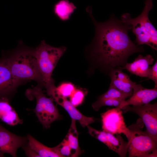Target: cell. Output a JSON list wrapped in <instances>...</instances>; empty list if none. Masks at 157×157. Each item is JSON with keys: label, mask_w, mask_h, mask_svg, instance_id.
<instances>
[{"label": "cell", "mask_w": 157, "mask_h": 157, "mask_svg": "<svg viewBox=\"0 0 157 157\" xmlns=\"http://www.w3.org/2000/svg\"><path fill=\"white\" fill-rule=\"evenodd\" d=\"M144 3L143 10L138 17L132 18L126 13L122 15L121 20L131 26L132 31L136 36L137 45L145 44L157 50V31L148 17L149 12L153 7L152 0H145Z\"/></svg>", "instance_id": "cell-4"}, {"label": "cell", "mask_w": 157, "mask_h": 157, "mask_svg": "<svg viewBox=\"0 0 157 157\" xmlns=\"http://www.w3.org/2000/svg\"><path fill=\"white\" fill-rule=\"evenodd\" d=\"M123 111L119 107L109 109L101 114L102 127L103 131L113 135L123 133L129 140L131 131L124 121Z\"/></svg>", "instance_id": "cell-8"}, {"label": "cell", "mask_w": 157, "mask_h": 157, "mask_svg": "<svg viewBox=\"0 0 157 157\" xmlns=\"http://www.w3.org/2000/svg\"><path fill=\"white\" fill-rule=\"evenodd\" d=\"M50 97L66 111L72 119L78 121L83 127L94 122L93 117L84 115L66 98L56 94H53Z\"/></svg>", "instance_id": "cell-12"}, {"label": "cell", "mask_w": 157, "mask_h": 157, "mask_svg": "<svg viewBox=\"0 0 157 157\" xmlns=\"http://www.w3.org/2000/svg\"><path fill=\"white\" fill-rule=\"evenodd\" d=\"M65 47H55L47 44L43 40L34 50L33 53L42 77L44 87L49 96L56 87L52 77L53 72L58 61L65 53Z\"/></svg>", "instance_id": "cell-3"}, {"label": "cell", "mask_w": 157, "mask_h": 157, "mask_svg": "<svg viewBox=\"0 0 157 157\" xmlns=\"http://www.w3.org/2000/svg\"><path fill=\"white\" fill-rule=\"evenodd\" d=\"M88 129V133L92 136L95 138L105 144L108 148L109 144L105 131H99L90 126H86Z\"/></svg>", "instance_id": "cell-23"}, {"label": "cell", "mask_w": 157, "mask_h": 157, "mask_svg": "<svg viewBox=\"0 0 157 157\" xmlns=\"http://www.w3.org/2000/svg\"><path fill=\"white\" fill-rule=\"evenodd\" d=\"M75 89L74 85L71 83H63L58 87H56L49 96L51 97L53 94H56L66 98L70 97Z\"/></svg>", "instance_id": "cell-20"}, {"label": "cell", "mask_w": 157, "mask_h": 157, "mask_svg": "<svg viewBox=\"0 0 157 157\" xmlns=\"http://www.w3.org/2000/svg\"><path fill=\"white\" fill-rule=\"evenodd\" d=\"M124 101L117 99H101L98 98L97 100L93 103L92 106L94 110L98 111L101 107L104 106L119 107Z\"/></svg>", "instance_id": "cell-21"}, {"label": "cell", "mask_w": 157, "mask_h": 157, "mask_svg": "<svg viewBox=\"0 0 157 157\" xmlns=\"http://www.w3.org/2000/svg\"><path fill=\"white\" fill-rule=\"evenodd\" d=\"M86 10L95 29L89 50L92 70L97 69L108 75L113 70L124 67L131 55L144 51L143 47L135 44L130 39V24L114 15L106 21L99 22L94 18L91 7Z\"/></svg>", "instance_id": "cell-1"}, {"label": "cell", "mask_w": 157, "mask_h": 157, "mask_svg": "<svg viewBox=\"0 0 157 157\" xmlns=\"http://www.w3.org/2000/svg\"><path fill=\"white\" fill-rule=\"evenodd\" d=\"M111 82L110 85L117 88L123 92L131 96L133 93V88L136 84L135 82L127 83L120 80L115 77L110 75Z\"/></svg>", "instance_id": "cell-19"}, {"label": "cell", "mask_w": 157, "mask_h": 157, "mask_svg": "<svg viewBox=\"0 0 157 157\" xmlns=\"http://www.w3.org/2000/svg\"><path fill=\"white\" fill-rule=\"evenodd\" d=\"M131 97L123 101L119 107L130 105L141 106L149 103L157 97V86L152 89L143 87L140 84H135L133 88V93Z\"/></svg>", "instance_id": "cell-10"}, {"label": "cell", "mask_w": 157, "mask_h": 157, "mask_svg": "<svg viewBox=\"0 0 157 157\" xmlns=\"http://www.w3.org/2000/svg\"><path fill=\"white\" fill-rule=\"evenodd\" d=\"M84 97V94L82 90L76 89L70 97V101L75 107L80 105L83 102Z\"/></svg>", "instance_id": "cell-25"}, {"label": "cell", "mask_w": 157, "mask_h": 157, "mask_svg": "<svg viewBox=\"0 0 157 157\" xmlns=\"http://www.w3.org/2000/svg\"><path fill=\"white\" fill-rule=\"evenodd\" d=\"M12 75L19 81L34 80L44 87L42 76L33 50L21 48L7 58Z\"/></svg>", "instance_id": "cell-2"}, {"label": "cell", "mask_w": 157, "mask_h": 157, "mask_svg": "<svg viewBox=\"0 0 157 157\" xmlns=\"http://www.w3.org/2000/svg\"><path fill=\"white\" fill-rule=\"evenodd\" d=\"M147 78L151 80L155 83V86H157V60L154 65L150 67Z\"/></svg>", "instance_id": "cell-27"}, {"label": "cell", "mask_w": 157, "mask_h": 157, "mask_svg": "<svg viewBox=\"0 0 157 157\" xmlns=\"http://www.w3.org/2000/svg\"><path fill=\"white\" fill-rule=\"evenodd\" d=\"M108 75L113 76L120 80L126 82L132 83L133 82L131 80L129 76L122 72L120 69L113 70Z\"/></svg>", "instance_id": "cell-26"}, {"label": "cell", "mask_w": 157, "mask_h": 157, "mask_svg": "<svg viewBox=\"0 0 157 157\" xmlns=\"http://www.w3.org/2000/svg\"><path fill=\"white\" fill-rule=\"evenodd\" d=\"M129 96L117 88L110 85L109 88L105 93L100 96L99 98L101 99H114L124 100Z\"/></svg>", "instance_id": "cell-22"}, {"label": "cell", "mask_w": 157, "mask_h": 157, "mask_svg": "<svg viewBox=\"0 0 157 157\" xmlns=\"http://www.w3.org/2000/svg\"><path fill=\"white\" fill-rule=\"evenodd\" d=\"M28 142L27 137L18 135L10 132L0 124V157L5 154L17 156V149Z\"/></svg>", "instance_id": "cell-9"}, {"label": "cell", "mask_w": 157, "mask_h": 157, "mask_svg": "<svg viewBox=\"0 0 157 157\" xmlns=\"http://www.w3.org/2000/svg\"><path fill=\"white\" fill-rule=\"evenodd\" d=\"M154 60L150 54L144 56L140 55L132 62L127 63L121 69H126L131 74L141 77H147L149 66L153 64Z\"/></svg>", "instance_id": "cell-13"}, {"label": "cell", "mask_w": 157, "mask_h": 157, "mask_svg": "<svg viewBox=\"0 0 157 157\" xmlns=\"http://www.w3.org/2000/svg\"><path fill=\"white\" fill-rule=\"evenodd\" d=\"M76 121L72 119L70 128L65 138L71 149V157H73L78 156L81 152L78 144V133L76 126Z\"/></svg>", "instance_id": "cell-18"}, {"label": "cell", "mask_w": 157, "mask_h": 157, "mask_svg": "<svg viewBox=\"0 0 157 157\" xmlns=\"http://www.w3.org/2000/svg\"><path fill=\"white\" fill-rule=\"evenodd\" d=\"M121 109L125 113L130 111L137 114L145 126V130L157 141V104L150 103L141 106L129 105L124 106Z\"/></svg>", "instance_id": "cell-7"}, {"label": "cell", "mask_w": 157, "mask_h": 157, "mask_svg": "<svg viewBox=\"0 0 157 157\" xmlns=\"http://www.w3.org/2000/svg\"><path fill=\"white\" fill-rule=\"evenodd\" d=\"M106 132L109 144L108 148L115 152L120 157H125L128 152V142H125L119 134H117L115 136L111 133Z\"/></svg>", "instance_id": "cell-17"}, {"label": "cell", "mask_w": 157, "mask_h": 157, "mask_svg": "<svg viewBox=\"0 0 157 157\" xmlns=\"http://www.w3.org/2000/svg\"><path fill=\"white\" fill-rule=\"evenodd\" d=\"M0 119L11 126L23 123L22 120L10 105L7 97H0Z\"/></svg>", "instance_id": "cell-14"}, {"label": "cell", "mask_w": 157, "mask_h": 157, "mask_svg": "<svg viewBox=\"0 0 157 157\" xmlns=\"http://www.w3.org/2000/svg\"><path fill=\"white\" fill-rule=\"evenodd\" d=\"M26 156L28 157H39V156L29 146L28 142L22 147Z\"/></svg>", "instance_id": "cell-28"}, {"label": "cell", "mask_w": 157, "mask_h": 157, "mask_svg": "<svg viewBox=\"0 0 157 157\" xmlns=\"http://www.w3.org/2000/svg\"><path fill=\"white\" fill-rule=\"evenodd\" d=\"M42 87L38 85L28 89L26 91L25 95L30 100L35 99L36 105L33 110L43 127L48 129L53 122L60 119V116L53 100L43 93Z\"/></svg>", "instance_id": "cell-6"}, {"label": "cell", "mask_w": 157, "mask_h": 157, "mask_svg": "<svg viewBox=\"0 0 157 157\" xmlns=\"http://www.w3.org/2000/svg\"><path fill=\"white\" fill-rule=\"evenodd\" d=\"M21 82L12 75L7 58L1 59L0 60V97H7Z\"/></svg>", "instance_id": "cell-11"}, {"label": "cell", "mask_w": 157, "mask_h": 157, "mask_svg": "<svg viewBox=\"0 0 157 157\" xmlns=\"http://www.w3.org/2000/svg\"><path fill=\"white\" fill-rule=\"evenodd\" d=\"M144 124L140 118L128 127L131 132L128 141L129 157H157V141L146 131L141 129Z\"/></svg>", "instance_id": "cell-5"}, {"label": "cell", "mask_w": 157, "mask_h": 157, "mask_svg": "<svg viewBox=\"0 0 157 157\" xmlns=\"http://www.w3.org/2000/svg\"><path fill=\"white\" fill-rule=\"evenodd\" d=\"M27 137L29 146L39 157H61L55 150L54 147H49L46 146L31 135H28Z\"/></svg>", "instance_id": "cell-16"}, {"label": "cell", "mask_w": 157, "mask_h": 157, "mask_svg": "<svg viewBox=\"0 0 157 157\" xmlns=\"http://www.w3.org/2000/svg\"><path fill=\"white\" fill-rule=\"evenodd\" d=\"M54 147L61 157L71 156V149L65 138L60 144Z\"/></svg>", "instance_id": "cell-24"}, {"label": "cell", "mask_w": 157, "mask_h": 157, "mask_svg": "<svg viewBox=\"0 0 157 157\" xmlns=\"http://www.w3.org/2000/svg\"><path fill=\"white\" fill-rule=\"evenodd\" d=\"M76 8L73 3L68 0H60L54 5L53 10L59 20L65 21L69 19Z\"/></svg>", "instance_id": "cell-15"}]
</instances>
